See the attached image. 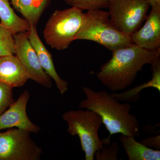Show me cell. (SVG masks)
I'll return each mask as SVG.
<instances>
[{"label": "cell", "instance_id": "obj_1", "mask_svg": "<svg viewBox=\"0 0 160 160\" xmlns=\"http://www.w3.org/2000/svg\"><path fill=\"white\" fill-rule=\"evenodd\" d=\"M112 52L111 58L101 66L97 77L113 92L131 86L145 65L152 66L160 60V48L149 50L134 43Z\"/></svg>", "mask_w": 160, "mask_h": 160}, {"label": "cell", "instance_id": "obj_2", "mask_svg": "<svg viewBox=\"0 0 160 160\" xmlns=\"http://www.w3.org/2000/svg\"><path fill=\"white\" fill-rule=\"evenodd\" d=\"M83 91L86 98L80 102L79 108L93 110L99 115L109 132L108 139L118 133L135 138L139 136V122L136 116L130 113L131 104L120 102L105 90L95 91L84 87Z\"/></svg>", "mask_w": 160, "mask_h": 160}, {"label": "cell", "instance_id": "obj_3", "mask_svg": "<svg viewBox=\"0 0 160 160\" xmlns=\"http://www.w3.org/2000/svg\"><path fill=\"white\" fill-rule=\"evenodd\" d=\"M93 41L112 52L132 44L131 35L117 29L108 12L102 9L88 10L83 13L80 29L75 40Z\"/></svg>", "mask_w": 160, "mask_h": 160}, {"label": "cell", "instance_id": "obj_4", "mask_svg": "<svg viewBox=\"0 0 160 160\" xmlns=\"http://www.w3.org/2000/svg\"><path fill=\"white\" fill-rule=\"evenodd\" d=\"M68 125L67 132L72 136H78L85 160H94L96 152L103 148V140L100 139L98 131L103 124L101 116L93 110H70L62 116Z\"/></svg>", "mask_w": 160, "mask_h": 160}, {"label": "cell", "instance_id": "obj_5", "mask_svg": "<svg viewBox=\"0 0 160 160\" xmlns=\"http://www.w3.org/2000/svg\"><path fill=\"white\" fill-rule=\"evenodd\" d=\"M82 11L74 7L55 11L43 31L46 44L58 50L67 49L74 41L80 29L84 13Z\"/></svg>", "mask_w": 160, "mask_h": 160}, {"label": "cell", "instance_id": "obj_6", "mask_svg": "<svg viewBox=\"0 0 160 160\" xmlns=\"http://www.w3.org/2000/svg\"><path fill=\"white\" fill-rule=\"evenodd\" d=\"M150 7L148 0H110L108 12L118 30L131 35L146 19Z\"/></svg>", "mask_w": 160, "mask_h": 160}, {"label": "cell", "instance_id": "obj_7", "mask_svg": "<svg viewBox=\"0 0 160 160\" xmlns=\"http://www.w3.org/2000/svg\"><path fill=\"white\" fill-rule=\"evenodd\" d=\"M18 128L0 132V160H40L42 150L30 137Z\"/></svg>", "mask_w": 160, "mask_h": 160}, {"label": "cell", "instance_id": "obj_8", "mask_svg": "<svg viewBox=\"0 0 160 160\" xmlns=\"http://www.w3.org/2000/svg\"><path fill=\"white\" fill-rule=\"evenodd\" d=\"M13 38L15 55L28 72L29 79L45 88L51 89L52 79L41 66L37 53L28 38V31L18 32L14 34Z\"/></svg>", "mask_w": 160, "mask_h": 160}, {"label": "cell", "instance_id": "obj_9", "mask_svg": "<svg viewBox=\"0 0 160 160\" xmlns=\"http://www.w3.org/2000/svg\"><path fill=\"white\" fill-rule=\"evenodd\" d=\"M29 90H25L17 101L0 115V130L16 128L37 134L41 128L29 119L26 111L30 98Z\"/></svg>", "mask_w": 160, "mask_h": 160}, {"label": "cell", "instance_id": "obj_10", "mask_svg": "<svg viewBox=\"0 0 160 160\" xmlns=\"http://www.w3.org/2000/svg\"><path fill=\"white\" fill-rule=\"evenodd\" d=\"M132 43L149 50L160 48V6L151 7L142 27L131 35Z\"/></svg>", "mask_w": 160, "mask_h": 160}, {"label": "cell", "instance_id": "obj_11", "mask_svg": "<svg viewBox=\"0 0 160 160\" xmlns=\"http://www.w3.org/2000/svg\"><path fill=\"white\" fill-rule=\"evenodd\" d=\"M28 38L37 53L42 68L49 77L54 80L60 94H65L69 89L68 83L58 74L51 54L40 38L36 27L30 26L28 31Z\"/></svg>", "mask_w": 160, "mask_h": 160}, {"label": "cell", "instance_id": "obj_12", "mask_svg": "<svg viewBox=\"0 0 160 160\" xmlns=\"http://www.w3.org/2000/svg\"><path fill=\"white\" fill-rule=\"evenodd\" d=\"M29 76L15 55L0 57V82L12 88L22 87Z\"/></svg>", "mask_w": 160, "mask_h": 160}, {"label": "cell", "instance_id": "obj_13", "mask_svg": "<svg viewBox=\"0 0 160 160\" xmlns=\"http://www.w3.org/2000/svg\"><path fill=\"white\" fill-rule=\"evenodd\" d=\"M119 140L129 160H160V151L138 142L135 138L121 134Z\"/></svg>", "mask_w": 160, "mask_h": 160}, {"label": "cell", "instance_id": "obj_14", "mask_svg": "<svg viewBox=\"0 0 160 160\" xmlns=\"http://www.w3.org/2000/svg\"><path fill=\"white\" fill-rule=\"evenodd\" d=\"M50 2V0H11L13 8L30 26L35 27Z\"/></svg>", "mask_w": 160, "mask_h": 160}, {"label": "cell", "instance_id": "obj_15", "mask_svg": "<svg viewBox=\"0 0 160 160\" xmlns=\"http://www.w3.org/2000/svg\"><path fill=\"white\" fill-rule=\"evenodd\" d=\"M0 23L14 34L29 31L30 26L24 19L16 14L9 0H0Z\"/></svg>", "mask_w": 160, "mask_h": 160}, {"label": "cell", "instance_id": "obj_16", "mask_svg": "<svg viewBox=\"0 0 160 160\" xmlns=\"http://www.w3.org/2000/svg\"><path fill=\"white\" fill-rule=\"evenodd\" d=\"M151 69L152 71V77L149 82L143 83L142 85L122 93L113 92L110 94L118 101L135 102H138L139 99L140 92L143 89L152 87L157 89L160 92V60L153 66H151Z\"/></svg>", "mask_w": 160, "mask_h": 160}, {"label": "cell", "instance_id": "obj_17", "mask_svg": "<svg viewBox=\"0 0 160 160\" xmlns=\"http://www.w3.org/2000/svg\"><path fill=\"white\" fill-rule=\"evenodd\" d=\"M13 35L0 23V57L15 54Z\"/></svg>", "mask_w": 160, "mask_h": 160}, {"label": "cell", "instance_id": "obj_18", "mask_svg": "<svg viewBox=\"0 0 160 160\" xmlns=\"http://www.w3.org/2000/svg\"><path fill=\"white\" fill-rule=\"evenodd\" d=\"M67 5L81 10L102 9L107 8L110 0H63Z\"/></svg>", "mask_w": 160, "mask_h": 160}, {"label": "cell", "instance_id": "obj_19", "mask_svg": "<svg viewBox=\"0 0 160 160\" xmlns=\"http://www.w3.org/2000/svg\"><path fill=\"white\" fill-rule=\"evenodd\" d=\"M12 89V87L0 82V115L15 101L13 97Z\"/></svg>", "mask_w": 160, "mask_h": 160}, {"label": "cell", "instance_id": "obj_20", "mask_svg": "<svg viewBox=\"0 0 160 160\" xmlns=\"http://www.w3.org/2000/svg\"><path fill=\"white\" fill-rule=\"evenodd\" d=\"M118 144L113 142L109 147H104L94 154L97 160H117Z\"/></svg>", "mask_w": 160, "mask_h": 160}, {"label": "cell", "instance_id": "obj_21", "mask_svg": "<svg viewBox=\"0 0 160 160\" xmlns=\"http://www.w3.org/2000/svg\"><path fill=\"white\" fill-rule=\"evenodd\" d=\"M140 142L151 149L153 148L158 149L160 148V136L158 135L154 137H149L144 139Z\"/></svg>", "mask_w": 160, "mask_h": 160}, {"label": "cell", "instance_id": "obj_22", "mask_svg": "<svg viewBox=\"0 0 160 160\" xmlns=\"http://www.w3.org/2000/svg\"><path fill=\"white\" fill-rule=\"evenodd\" d=\"M149 1L150 6L156 7L160 6V0H148Z\"/></svg>", "mask_w": 160, "mask_h": 160}]
</instances>
